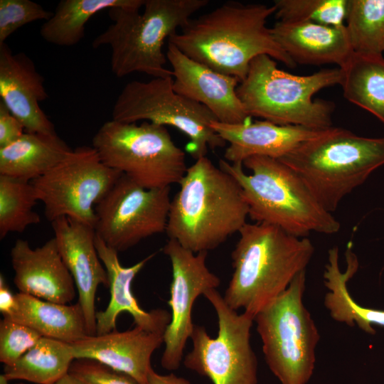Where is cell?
<instances>
[{"label":"cell","mask_w":384,"mask_h":384,"mask_svg":"<svg viewBox=\"0 0 384 384\" xmlns=\"http://www.w3.org/2000/svg\"><path fill=\"white\" fill-rule=\"evenodd\" d=\"M171 199L166 233L194 253L239 233L249 209L237 181L206 156L188 167Z\"/></svg>","instance_id":"obj_2"},{"label":"cell","mask_w":384,"mask_h":384,"mask_svg":"<svg viewBox=\"0 0 384 384\" xmlns=\"http://www.w3.org/2000/svg\"><path fill=\"white\" fill-rule=\"evenodd\" d=\"M24 132L22 123L0 101V149L16 142Z\"/></svg>","instance_id":"obj_35"},{"label":"cell","mask_w":384,"mask_h":384,"mask_svg":"<svg viewBox=\"0 0 384 384\" xmlns=\"http://www.w3.org/2000/svg\"><path fill=\"white\" fill-rule=\"evenodd\" d=\"M344 97L384 124V58L353 53L341 68Z\"/></svg>","instance_id":"obj_28"},{"label":"cell","mask_w":384,"mask_h":384,"mask_svg":"<svg viewBox=\"0 0 384 384\" xmlns=\"http://www.w3.org/2000/svg\"><path fill=\"white\" fill-rule=\"evenodd\" d=\"M239 234L232 252L234 271L223 297L231 309L255 318L306 270L314 247L307 237L267 223H247Z\"/></svg>","instance_id":"obj_3"},{"label":"cell","mask_w":384,"mask_h":384,"mask_svg":"<svg viewBox=\"0 0 384 384\" xmlns=\"http://www.w3.org/2000/svg\"><path fill=\"white\" fill-rule=\"evenodd\" d=\"M339 68H326L309 75H297L279 69L267 55L254 58L237 95L250 117L280 125L314 129L332 127L335 105L313 96L321 90L340 85Z\"/></svg>","instance_id":"obj_7"},{"label":"cell","mask_w":384,"mask_h":384,"mask_svg":"<svg viewBox=\"0 0 384 384\" xmlns=\"http://www.w3.org/2000/svg\"><path fill=\"white\" fill-rule=\"evenodd\" d=\"M43 337L34 329L9 318L0 321V361L11 365Z\"/></svg>","instance_id":"obj_33"},{"label":"cell","mask_w":384,"mask_h":384,"mask_svg":"<svg viewBox=\"0 0 384 384\" xmlns=\"http://www.w3.org/2000/svg\"><path fill=\"white\" fill-rule=\"evenodd\" d=\"M122 174L106 166L92 146H81L31 182L48 221L66 216L95 228V206Z\"/></svg>","instance_id":"obj_12"},{"label":"cell","mask_w":384,"mask_h":384,"mask_svg":"<svg viewBox=\"0 0 384 384\" xmlns=\"http://www.w3.org/2000/svg\"><path fill=\"white\" fill-rule=\"evenodd\" d=\"M176 92L207 107L218 122L239 124L250 119L237 95L240 81L218 73L183 53L169 43L166 53Z\"/></svg>","instance_id":"obj_16"},{"label":"cell","mask_w":384,"mask_h":384,"mask_svg":"<svg viewBox=\"0 0 384 384\" xmlns=\"http://www.w3.org/2000/svg\"><path fill=\"white\" fill-rule=\"evenodd\" d=\"M16 298L17 307L9 319L34 329L43 337L73 343L88 335L78 302L55 303L20 292Z\"/></svg>","instance_id":"obj_25"},{"label":"cell","mask_w":384,"mask_h":384,"mask_svg":"<svg viewBox=\"0 0 384 384\" xmlns=\"http://www.w3.org/2000/svg\"><path fill=\"white\" fill-rule=\"evenodd\" d=\"M306 270L254 318L265 360L281 384H307L316 364L319 330L304 306Z\"/></svg>","instance_id":"obj_9"},{"label":"cell","mask_w":384,"mask_h":384,"mask_svg":"<svg viewBox=\"0 0 384 384\" xmlns=\"http://www.w3.org/2000/svg\"><path fill=\"white\" fill-rule=\"evenodd\" d=\"M348 0H275V16L279 21H306L341 26Z\"/></svg>","instance_id":"obj_31"},{"label":"cell","mask_w":384,"mask_h":384,"mask_svg":"<svg viewBox=\"0 0 384 384\" xmlns=\"http://www.w3.org/2000/svg\"><path fill=\"white\" fill-rule=\"evenodd\" d=\"M17 307L16 294H13L4 277L0 276V311L3 317H11Z\"/></svg>","instance_id":"obj_36"},{"label":"cell","mask_w":384,"mask_h":384,"mask_svg":"<svg viewBox=\"0 0 384 384\" xmlns=\"http://www.w3.org/2000/svg\"><path fill=\"white\" fill-rule=\"evenodd\" d=\"M210 126L228 144L224 159L232 164H242L255 156L279 159L302 143L323 134L328 129L280 125L267 120L239 124L213 121Z\"/></svg>","instance_id":"obj_21"},{"label":"cell","mask_w":384,"mask_h":384,"mask_svg":"<svg viewBox=\"0 0 384 384\" xmlns=\"http://www.w3.org/2000/svg\"><path fill=\"white\" fill-rule=\"evenodd\" d=\"M274 4L228 1L198 18L190 19L169 43L183 53L211 69L242 81L251 61L267 55L289 68L296 63L274 40L268 18Z\"/></svg>","instance_id":"obj_1"},{"label":"cell","mask_w":384,"mask_h":384,"mask_svg":"<svg viewBox=\"0 0 384 384\" xmlns=\"http://www.w3.org/2000/svg\"><path fill=\"white\" fill-rule=\"evenodd\" d=\"M14 283L20 293L68 304L76 295L72 275L60 254L55 238L32 248L17 240L11 250Z\"/></svg>","instance_id":"obj_18"},{"label":"cell","mask_w":384,"mask_h":384,"mask_svg":"<svg viewBox=\"0 0 384 384\" xmlns=\"http://www.w3.org/2000/svg\"><path fill=\"white\" fill-rule=\"evenodd\" d=\"M73 149L57 133L25 132L0 149V175L32 181L63 161Z\"/></svg>","instance_id":"obj_24"},{"label":"cell","mask_w":384,"mask_h":384,"mask_svg":"<svg viewBox=\"0 0 384 384\" xmlns=\"http://www.w3.org/2000/svg\"><path fill=\"white\" fill-rule=\"evenodd\" d=\"M345 19L354 53L383 55L384 0H348Z\"/></svg>","instance_id":"obj_29"},{"label":"cell","mask_w":384,"mask_h":384,"mask_svg":"<svg viewBox=\"0 0 384 384\" xmlns=\"http://www.w3.org/2000/svg\"><path fill=\"white\" fill-rule=\"evenodd\" d=\"M95 245L107 273L110 292V299L106 309L96 312V334L116 330L117 317L122 312L132 316L134 326L149 332L164 334L171 321V313L162 309L150 311L144 310L132 291L133 280L155 253L130 267H124L119 262L118 252L107 246L97 234Z\"/></svg>","instance_id":"obj_19"},{"label":"cell","mask_w":384,"mask_h":384,"mask_svg":"<svg viewBox=\"0 0 384 384\" xmlns=\"http://www.w3.org/2000/svg\"><path fill=\"white\" fill-rule=\"evenodd\" d=\"M53 384H87L69 372L58 380Z\"/></svg>","instance_id":"obj_38"},{"label":"cell","mask_w":384,"mask_h":384,"mask_svg":"<svg viewBox=\"0 0 384 384\" xmlns=\"http://www.w3.org/2000/svg\"><path fill=\"white\" fill-rule=\"evenodd\" d=\"M69 373L87 384H139L130 375L89 358L75 359Z\"/></svg>","instance_id":"obj_34"},{"label":"cell","mask_w":384,"mask_h":384,"mask_svg":"<svg viewBox=\"0 0 384 384\" xmlns=\"http://www.w3.org/2000/svg\"><path fill=\"white\" fill-rule=\"evenodd\" d=\"M279 160L292 169L321 206L332 213L384 164V137H361L332 127Z\"/></svg>","instance_id":"obj_6"},{"label":"cell","mask_w":384,"mask_h":384,"mask_svg":"<svg viewBox=\"0 0 384 384\" xmlns=\"http://www.w3.org/2000/svg\"><path fill=\"white\" fill-rule=\"evenodd\" d=\"M48 95L44 78L26 53L0 44V101L22 123L25 132L55 134V125L40 107Z\"/></svg>","instance_id":"obj_17"},{"label":"cell","mask_w":384,"mask_h":384,"mask_svg":"<svg viewBox=\"0 0 384 384\" xmlns=\"http://www.w3.org/2000/svg\"><path fill=\"white\" fill-rule=\"evenodd\" d=\"M51 225L62 259L72 275L89 336L97 334L95 297L100 285L109 287L106 269L95 245V228L68 217Z\"/></svg>","instance_id":"obj_15"},{"label":"cell","mask_w":384,"mask_h":384,"mask_svg":"<svg viewBox=\"0 0 384 384\" xmlns=\"http://www.w3.org/2000/svg\"><path fill=\"white\" fill-rule=\"evenodd\" d=\"M112 119L173 127L188 137L186 150L196 160L206 156L209 149L226 144L210 126L218 121L215 115L203 105L176 92L173 77L128 82L116 99Z\"/></svg>","instance_id":"obj_10"},{"label":"cell","mask_w":384,"mask_h":384,"mask_svg":"<svg viewBox=\"0 0 384 384\" xmlns=\"http://www.w3.org/2000/svg\"><path fill=\"white\" fill-rule=\"evenodd\" d=\"M208 0H145L144 11L109 9L112 23L93 40V48L111 49L110 68L117 78L143 73L154 78L173 77L163 52L166 38L182 28Z\"/></svg>","instance_id":"obj_5"},{"label":"cell","mask_w":384,"mask_h":384,"mask_svg":"<svg viewBox=\"0 0 384 384\" xmlns=\"http://www.w3.org/2000/svg\"><path fill=\"white\" fill-rule=\"evenodd\" d=\"M164 343V334L134 326L124 331L86 336L70 343L75 359L89 358L148 384L153 353Z\"/></svg>","instance_id":"obj_20"},{"label":"cell","mask_w":384,"mask_h":384,"mask_svg":"<svg viewBox=\"0 0 384 384\" xmlns=\"http://www.w3.org/2000/svg\"><path fill=\"white\" fill-rule=\"evenodd\" d=\"M52 15L31 0H0V44L22 26L36 21H46Z\"/></svg>","instance_id":"obj_32"},{"label":"cell","mask_w":384,"mask_h":384,"mask_svg":"<svg viewBox=\"0 0 384 384\" xmlns=\"http://www.w3.org/2000/svg\"><path fill=\"white\" fill-rule=\"evenodd\" d=\"M102 161L146 188L178 183L188 169L184 151L166 127L149 122H104L92 139Z\"/></svg>","instance_id":"obj_8"},{"label":"cell","mask_w":384,"mask_h":384,"mask_svg":"<svg viewBox=\"0 0 384 384\" xmlns=\"http://www.w3.org/2000/svg\"><path fill=\"white\" fill-rule=\"evenodd\" d=\"M203 296L216 312L218 334L212 338L204 326L195 324L184 366L213 384H257V361L250 343L254 317L231 309L216 289Z\"/></svg>","instance_id":"obj_11"},{"label":"cell","mask_w":384,"mask_h":384,"mask_svg":"<svg viewBox=\"0 0 384 384\" xmlns=\"http://www.w3.org/2000/svg\"><path fill=\"white\" fill-rule=\"evenodd\" d=\"M346 268L342 272L338 265V248L334 246L328 251V262L324 272V285L329 292L324 299L325 307L331 317L350 326L356 325L360 329L373 335L372 325L384 327V310L366 307L358 304L348 289V282L358 271L359 263L352 250L345 252Z\"/></svg>","instance_id":"obj_23"},{"label":"cell","mask_w":384,"mask_h":384,"mask_svg":"<svg viewBox=\"0 0 384 384\" xmlns=\"http://www.w3.org/2000/svg\"><path fill=\"white\" fill-rule=\"evenodd\" d=\"M38 201L32 183L0 175V238L9 233H23L28 226L41 222L33 210Z\"/></svg>","instance_id":"obj_30"},{"label":"cell","mask_w":384,"mask_h":384,"mask_svg":"<svg viewBox=\"0 0 384 384\" xmlns=\"http://www.w3.org/2000/svg\"><path fill=\"white\" fill-rule=\"evenodd\" d=\"M239 183L255 223L272 225L298 238L334 234L340 223L316 199L299 175L279 159L255 156L242 164L219 161Z\"/></svg>","instance_id":"obj_4"},{"label":"cell","mask_w":384,"mask_h":384,"mask_svg":"<svg viewBox=\"0 0 384 384\" xmlns=\"http://www.w3.org/2000/svg\"><path fill=\"white\" fill-rule=\"evenodd\" d=\"M271 32L296 64L333 63L341 68L353 53L345 25L277 21Z\"/></svg>","instance_id":"obj_22"},{"label":"cell","mask_w":384,"mask_h":384,"mask_svg":"<svg viewBox=\"0 0 384 384\" xmlns=\"http://www.w3.org/2000/svg\"><path fill=\"white\" fill-rule=\"evenodd\" d=\"M145 0H61L52 16L40 28L41 38L58 46L78 44L89 19L105 9L120 7L139 10Z\"/></svg>","instance_id":"obj_26"},{"label":"cell","mask_w":384,"mask_h":384,"mask_svg":"<svg viewBox=\"0 0 384 384\" xmlns=\"http://www.w3.org/2000/svg\"><path fill=\"white\" fill-rule=\"evenodd\" d=\"M170 187L146 188L122 174L95 206L96 234L117 252L166 232Z\"/></svg>","instance_id":"obj_13"},{"label":"cell","mask_w":384,"mask_h":384,"mask_svg":"<svg viewBox=\"0 0 384 384\" xmlns=\"http://www.w3.org/2000/svg\"><path fill=\"white\" fill-rule=\"evenodd\" d=\"M163 252L171 261L172 280L168 301L171 321L164 334L165 348L161 365L168 370H176L195 325L192 321L194 302L208 290L218 288L220 280L206 266L207 252L194 253L172 239H169Z\"/></svg>","instance_id":"obj_14"},{"label":"cell","mask_w":384,"mask_h":384,"mask_svg":"<svg viewBox=\"0 0 384 384\" xmlns=\"http://www.w3.org/2000/svg\"><path fill=\"white\" fill-rule=\"evenodd\" d=\"M74 360L70 343L41 337L16 362L4 366L0 380L53 384L69 372Z\"/></svg>","instance_id":"obj_27"},{"label":"cell","mask_w":384,"mask_h":384,"mask_svg":"<svg viewBox=\"0 0 384 384\" xmlns=\"http://www.w3.org/2000/svg\"><path fill=\"white\" fill-rule=\"evenodd\" d=\"M148 384H191L188 380L174 373L161 375L152 368L148 375Z\"/></svg>","instance_id":"obj_37"}]
</instances>
